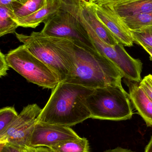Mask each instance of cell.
<instances>
[{
	"label": "cell",
	"mask_w": 152,
	"mask_h": 152,
	"mask_svg": "<svg viewBox=\"0 0 152 152\" xmlns=\"http://www.w3.org/2000/svg\"><path fill=\"white\" fill-rule=\"evenodd\" d=\"M79 137L70 127L37 121L31 135L29 146L50 148L65 141Z\"/></svg>",
	"instance_id": "obj_9"
},
{
	"label": "cell",
	"mask_w": 152,
	"mask_h": 152,
	"mask_svg": "<svg viewBox=\"0 0 152 152\" xmlns=\"http://www.w3.org/2000/svg\"><path fill=\"white\" fill-rule=\"evenodd\" d=\"M22 149L24 152H34L32 147L30 146H25V147H22Z\"/></svg>",
	"instance_id": "obj_30"
},
{
	"label": "cell",
	"mask_w": 152,
	"mask_h": 152,
	"mask_svg": "<svg viewBox=\"0 0 152 152\" xmlns=\"http://www.w3.org/2000/svg\"><path fill=\"white\" fill-rule=\"evenodd\" d=\"M43 23L41 32L44 34L68 39L84 49H96L82 22L62 7Z\"/></svg>",
	"instance_id": "obj_7"
},
{
	"label": "cell",
	"mask_w": 152,
	"mask_h": 152,
	"mask_svg": "<svg viewBox=\"0 0 152 152\" xmlns=\"http://www.w3.org/2000/svg\"><path fill=\"white\" fill-rule=\"evenodd\" d=\"M61 7L60 0H49L44 7L27 17L14 20L19 26L35 28L54 14Z\"/></svg>",
	"instance_id": "obj_13"
},
{
	"label": "cell",
	"mask_w": 152,
	"mask_h": 152,
	"mask_svg": "<svg viewBox=\"0 0 152 152\" xmlns=\"http://www.w3.org/2000/svg\"><path fill=\"white\" fill-rule=\"evenodd\" d=\"M49 149L53 152H90L89 142L85 137L65 141Z\"/></svg>",
	"instance_id": "obj_16"
},
{
	"label": "cell",
	"mask_w": 152,
	"mask_h": 152,
	"mask_svg": "<svg viewBox=\"0 0 152 152\" xmlns=\"http://www.w3.org/2000/svg\"><path fill=\"white\" fill-rule=\"evenodd\" d=\"M29 0H0V5L9 7L14 4H24Z\"/></svg>",
	"instance_id": "obj_25"
},
{
	"label": "cell",
	"mask_w": 152,
	"mask_h": 152,
	"mask_svg": "<svg viewBox=\"0 0 152 152\" xmlns=\"http://www.w3.org/2000/svg\"><path fill=\"white\" fill-rule=\"evenodd\" d=\"M75 49V67L64 82L93 89L121 82L122 74L96 49H84L76 45Z\"/></svg>",
	"instance_id": "obj_3"
},
{
	"label": "cell",
	"mask_w": 152,
	"mask_h": 152,
	"mask_svg": "<svg viewBox=\"0 0 152 152\" xmlns=\"http://www.w3.org/2000/svg\"><path fill=\"white\" fill-rule=\"evenodd\" d=\"M104 152H135L128 150V149H124L121 147H118L117 148L112 150H107Z\"/></svg>",
	"instance_id": "obj_26"
},
{
	"label": "cell",
	"mask_w": 152,
	"mask_h": 152,
	"mask_svg": "<svg viewBox=\"0 0 152 152\" xmlns=\"http://www.w3.org/2000/svg\"><path fill=\"white\" fill-rule=\"evenodd\" d=\"M129 99L121 82L95 88L87 99L91 118L114 121L130 119L133 112Z\"/></svg>",
	"instance_id": "obj_4"
},
{
	"label": "cell",
	"mask_w": 152,
	"mask_h": 152,
	"mask_svg": "<svg viewBox=\"0 0 152 152\" xmlns=\"http://www.w3.org/2000/svg\"><path fill=\"white\" fill-rule=\"evenodd\" d=\"M140 86L146 93L149 98L152 101V77L149 75L145 76L140 82Z\"/></svg>",
	"instance_id": "obj_21"
},
{
	"label": "cell",
	"mask_w": 152,
	"mask_h": 152,
	"mask_svg": "<svg viewBox=\"0 0 152 152\" xmlns=\"http://www.w3.org/2000/svg\"><path fill=\"white\" fill-rule=\"evenodd\" d=\"M144 152H152V136L149 143L146 145Z\"/></svg>",
	"instance_id": "obj_29"
},
{
	"label": "cell",
	"mask_w": 152,
	"mask_h": 152,
	"mask_svg": "<svg viewBox=\"0 0 152 152\" xmlns=\"http://www.w3.org/2000/svg\"><path fill=\"white\" fill-rule=\"evenodd\" d=\"M10 67L6 59V56L1 51L0 53V76H6Z\"/></svg>",
	"instance_id": "obj_23"
},
{
	"label": "cell",
	"mask_w": 152,
	"mask_h": 152,
	"mask_svg": "<svg viewBox=\"0 0 152 152\" xmlns=\"http://www.w3.org/2000/svg\"></svg>",
	"instance_id": "obj_31"
},
{
	"label": "cell",
	"mask_w": 152,
	"mask_h": 152,
	"mask_svg": "<svg viewBox=\"0 0 152 152\" xmlns=\"http://www.w3.org/2000/svg\"><path fill=\"white\" fill-rule=\"evenodd\" d=\"M17 39L31 53L65 81L75 67V45L71 41L46 35L41 31L29 35L15 33Z\"/></svg>",
	"instance_id": "obj_2"
},
{
	"label": "cell",
	"mask_w": 152,
	"mask_h": 152,
	"mask_svg": "<svg viewBox=\"0 0 152 152\" xmlns=\"http://www.w3.org/2000/svg\"><path fill=\"white\" fill-rule=\"evenodd\" d=\"M42 110L36 104L24 107L15 120L0 134V143L9 144L21 148L29 146Z\"/></svg>",
	"instance_id": "obj_8"
},
{
	"label": "cell",
	"mask_w": 152,
	"mask_h": 152,
	"mask_svg": "<svg viewBox=\"0 0 152 152\" xmlns=\"http://www.w3.org/2000/svg\"><path fill=\"white\" fill-rule=\"evenodd\" d=\"M0 152H24L21 147L9 144L0 143Z\"/></svg>",
	"instance_id": "obj_24"
},
{
	"label": "cell",
	"mask_w": 152,
	"mask_h": 152,
	"mask_svg": "<svg viewBox=\"0 0 152 152\" xmlns=\"http://www.w3.org/2000/svg\"><path fill=\"white\" fill-rule=\"evenodd\" d=\"M139 45H141L150 55V58L152 60V48H150V47H147V46H145L142 44H140Z\"/></svg>",
	"instance_id": "obj_28"
},
{
	"label": "cell",
	"mask_w": 152,
	"mask_h": 152,
	"mask_svg": "<svg viewBox=\"0 0 152 152\" xmlns=\"http://www.w3.org/2000/svg\"><path fill=\"white\" fill-rule=\"evenodd\" d=\"M32 148L34 152H53L49 148L46 147H32Z\"/></svg>",
	"instance_id": "obj_27"
},
{
	"label": "cell",
	"mask_w": 152,
	"mask_h": 152,
	"mask_svg": "<svg viewBox=\"0 0 152 152\" xmlns=\"http://www.w3.org/2000/svg\"><path fill=\"white\" fill-rule=\"evenodd\" d=\"M106 6L123 19L152 11V0H134L124 3Z\"/></svg>",
	"instance_id": "obj_14"
},
{
	"label": "cell",
	"mask_w": 152,
	"mask_h": 152,
	"mask_svg": "<svg viewBox=\"0 0 152 152\" xmlns=\"http://www.w3.org/2000/svg\"><path fill=\"white\" fill-rule=\"evenodd\" d=\"M88 2L93 7L96 17L117 40L124 46H133L134 41L132 33L123 20L108 6Z\"/></svg>",
	"instance_id": "obj_10"
},
{
	"label": "cell",
	"mask_w": 152,
	"mask_h": 152,
	"mask_svg": "<svg viewBox=\"0 0 152 152\" xmlns=\"http://www.w3.org/2000/svg\"><path fill=\"white\" fill-rule=\"evenodd\" d=\"M18 27V25L11 17L8 8L0 5V37L15 33Z\"/></svg>",
	"instance_id": "obj_18"
},
{
	"label": "cell",
	"mask_w": 152,
	"mask_h": 152,
	"mask_svg": "<svg viewBox=\"0 0 152 152\" xmlns=\"http://www.w3.org/2000/svg\"><path fill=\"white\" fill-rule=\"evenodd\" d=\"M6 59L10 67L43 88L53 89L60 82L57 75L23 45L9 51Z\"/></svg>",
	"instance_id": "obj_6"
},
{
	"label": "cell",
	"mask_w": 152,
	"mask_h": 152,
	"mask_svg": "<svg viewBox=\"0 0 152 152\" xmlns=\"http://www.w3.org/2000/svg\"><path fill=\"white\" fill-rule=\"evenodd\" d=\"M72 1L79 13L101 39L112 46L120 43L97 18L93 7L87 0Z\"/></svg>",
	"instance_id": "obj_11"
},
{
	"label": "cell",
	"mask_w": 152,
	"mask_h": 152,
	"mask_svg": "<svg viewBox=\"0 0 152 152\" xmlns=\"http://www.w3.org/2000/svg\"><path fill=\"white\" fill-rule=\"evenodd\" d=\"M88 1L94 3L99 5H114L124 3L134 0H87Z\"/></svg>",
	"instance_id": "obj_22"
},
{
	"label": "cell",
	"mask_w": 152,
	"mask_h": 152,
	"mask_svg": "<svg viewBox=\"0 0 152 152\" xmlns=\"http://www.w3.org/2000/svg\"><path fill=\"white\" fill-rule=\"evenodd\" d=\"M93 88L68 82H59L37 119L38 122L70 127L91 118L87 99Z\"/></svg>",
	"instance_id": "obj_1"
},
{
	"label": "cell",
	"mask_w": 152,
	"mask_h": 152,
	"mask_svg": "<svg viewBox=\"0 0 152 152\" xmlns=\"http://www.w3.org/2000/svg\"><path fill=\"white\" fill-rule=\"evenodd\" d=\"M49 1L29 0L24 4H14L7 8L9 10L11 17L14 20L27 17L34 13L46 6L48 4Z\"/></svg>",
	"instance_id": "obj_15"
},
{
	"label": "cell",
	"mask_w": 152,
	"mask_h": 152,
	"mask_svg": "<svg viewBox=\"0 0 152 152\" xmlns=\"http://www.w3.org/2000/svg\"><path fill=\"white\" fill-rule=\"evenodd\" d=\"M129 96L134 106L146 125L152 127V101L136 83H129Z\"/></svg>",
	"instance_id": "obj_12"
},
{
	"label": "cell",
	"mask_w": 152,
	"mask_h": 152,
	"mask_svg": "<svg viewBox=\"0 0 152 152\" xmlns=\"http://www.w3.org/2000/svg\"><path fill=\"white\" fill-rule=\"evenodd\" d=\"M122 19L130 31H136L152 26V11L127 17Z\"/></svg>",
	"instance_id": "obj_17"
},
{
	"label": "cell",
	"mask_w": 152,
	"mask_h": 152,
	"mask_svg": "<svg viewBox=\"0 0 152 152\" xmlns=\"http://www.w3.org/2000/svg\"><path fill=\"white\" fill-rule=\"evenodd\" d=\"M134 42L142 44L152 49V26L136 31H131Z\"/></svg>",
	"instance_id": "obj_19"
},
{
	"label": "cell",
	"mask_w": 152,
	"mask_h": 152,
	"mask_svg": "<svg viewBox=\"0 0 152 152\" xmlns=\"http://www.w3.org/2000/svg\"><path fill=\"white\" fill-rule=\"evenodd\" d=\"M18 114L13 107H6L0 110V134L3 132L18 117Z\"/></svg>",
	"instance_id": "obj_20"
},
{
	"label": "cell",
	"mask_w": 152,
	"mask_h": 152,
	"mask_svg": "<svg viewBox=\"0 0 152 152\" xmlns=\"http://www.w3.org/2000/svg\"><path fill=\"white\" fill-rule=\"evenodd\" d=\"M62 6L76 16L85 28L96 50L113 63L123 77L133 82L141 81L142 64L140 60L132 58L120 43L112 46L101 39L79 13L72 0H62Z\"/></svg>",
	"instance_id": "obj_5"
}]
</instances>
